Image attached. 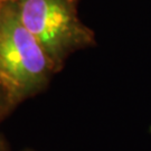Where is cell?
<instances>
[{"label": "cell", "mask_w": 151, "mask_h": 151, "mask_svg": "<svg viewBox=\"0 0 151 151\" xmlns=\"http://www.w3.org/2000/svg\"><path fill=\"white\" fill-rule=\"evenodd\" d=\"M57 74L36 38L22 25L16 1L0 9V76L17 102L35 96Z\"/></svg>", "instance_id": "6da1fadb"}, {"label": "cell", "mask_w": 151, "mask_h": 151, "mask_svg": "<svg viewBox=\"0 0 151 151\" xmlns=\"http://www.w3.org/2000/svg\"><path fill=\"white\" fill-rule=\"evenodd\" d=\"M22 25L36 38L56 73L72 54L96 45L95 34L78 16V0H16Z\"/></svg>", "instance_id": "7a4b0ae2"}, {"label": "cell", "mask_w": 151, "mask_h": 151, "mask_svg": "<svg viewBox=\"0 0 151 151\" xmlns=\"http://www.w3.org/2000/svg\"><path fill=\"white\" fill-rule=\"evenodd\" d=\"M19 103L17 102L10 87L0 76V123L17 108Z\"/></svg>", "instance_id": "3957f363"}, {"label": "cell", "mask_w": 151, "mask_h": 151, "mask_svg": "<svg viewBox=\"0 0 151 151\" xmlns=\"http://www.w3.org/2000/svg\"><path fill=\"white\" fill-rule=\"evenodd\" d=\"M0 151H11L9 142L5 138V135H2L1 133H0Z\"/></svg>", "instance_id": "277c9868"}, {"label": "cell", "mask_w": 151, "mask_h": 151, "mask_svg": "<svg viewBox=\"0 0 151 151\" xmlns=\"http://www.w3.org/2000/svg\"><path fill=\"white\" fill-rule=\"evenodd\" d=\"M12 1H16V0H0V9L6 6L7 4H9V2H12Z\"/></svg>", "instance_id": "5b68a950"}, {"label": "cell", "mask_w": 151, "mask_h": 151, "mask_svg": "<svg viewBox=\"0 0 151 151\" xmlns=\"http://www.w3.org/2000/svg\"><path fill=\"white\" fill-rule=\"evenodd\" d=\"M22 151H36V150H32L30 148H27V149H24V150H22Z\"/></svg>", "instance_id": "8992f818"}]
</instances>
